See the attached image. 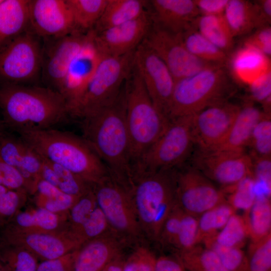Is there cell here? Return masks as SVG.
Instances as JSON below:
<instances>
[{
  "label": "cell",
  "mask_w": 271,
  "mask_h": 271,
  "mask_svg": "<svg viewBox=\"0 0 271 271\" xmlns=\"http://www.w3.org/2000/svg\"><path fill=\"white\" fill-rule=\"evenodd\" d=\"M0 109L6 127L18 133L53 128L70 115L59 92L24 84H0Z\"/></svg>",
  "instance_id": "obj_1"
},
{
  "label": "cell",
  "mask_w": 271,
  "mask_h": 271,
  "mask_svg": "<svg viewBox=\"0 0 271 271\" xmlns=\"http://www.w3.org/2000/svg\"><path fill=\"white\" fill-rule=\"evenodd\" d=\"M82 138L109 173L129 178L133 166L125 117V88L111 104L82 118Z\"/></svg>",
  "instance_id": "obj_2"
},
{
  "label": "cell",
  "mask_w": 271,
  "mask_h": 271,
  "mask_svg": "<svg viewBox=\"0 0 271 271\" xmlns=\"http://www.w3.org/2000/svg\"><path fill=\"white\" fill-rule=\"evenodd\" d=\"M19 134L41 158L67 169L93 185L108 177L107 167L82 138L53 128Z\"/></svg>",
  "instance_id": "obj_3"
},
{
  "label": "cell",
  "mask_w": 271,
  "mask_h": 271,
  "mask_svg": "<svg viewBox=\"0 0 271 271\" xmlns=\"http://www.w3.org/2000/svg\"><path fill=\"white\" fill-rule=\"evenodd\" d=\"M125 117L132 166L160 138L170 120L155 106L134 66L125 85Z\"/></svg>",
  "instance_id": "obj_4"
},
{
  "label": "cell",
  "mask_w": 271,
  "mask_h": 271,
  "mask_svg": "<svg viewBox=\"0 0 271 271\" xmlns=\"http://www.w3.org/2000/svg\"><path fill=\"white\" fill-rule=\"evenodd\" d=\"M130 191L141 228L159 239L163 226L177 203L175 171L143 173Z\"/></svg>",
  "instance_id": "obj_5"
},
{
  "label": "cell",
  "mask_w": 271,
  "mask_h": 271,
  "mask_svg": "<svg viewBox=\"0 0 271 271\" xmlns=\"http://www.w3.org/2000/svg\"><path fill=\"white\" fill-rule=\"evenodd\" d=\"M225 67L211 66L176 81L168 111V119L192 115L226 100L231 84Z\"/></svg>",
  "instance_id": "obj_6"
},
{
  "label": "cell",
  "mask_w": 271,
  "mask_h": 271,
  "mask_svg": "<svg viewBox=\"0 0 271 271\" xmlns=\"http://www.w3.org/2000/svg\"><path fill=\"white\" fill-rule=\"evenodd\" d=\"M134 51L101 58L73 116L83 118L112 103L123 88L134 66Z\"/></svg>",
  "instance_id": "obj_7"
},
{
  "label": "cell",
  "mask_w": 271,
  "mask_h": 271,
  "mask_svg": "<svg viewBox=\"0 0 271 271\" xmlns=\"http://www.w3.org/2000/svg\"><path fill=\"white\" fill-rule=\"evenodd\" d=\"M192 115L170 120L162 134L141 157L133 170L141 174L171 169L184 162L194 145Z\"/></svg>",
  "instance_id": "obj_8"
},
{
  "label": "cell",
  "mask_w": 271,
  "mask_h": 271,
  "mask_svg": "<svg viewBox=\"0 0 271 271\" xmlns=\"http://www.w3.org/2000/svg\"><path fill=\"white\" fill-rule=\"evenodd\" d=\"M42 40L29 28L0 48V84L24 85L41 75Z\"/></svg>",
  "instance_id": "obj_9"
},
{
  "label": "cell",
  "mask_w": 271,
  "mask_h": 271,
  "mask_svg": "<svg viewBox=\"0 0 271 271\" xmlns=\"http://www.w3.org/2000/svg\"><path fill=\"white\" fill-rule=\"evenodd\" d=\"M143 43L163 61L175 81L218 65L195 57L184 46L180 34L172 33L153 23Z\"/></svg>",
  "instance_id": "obj_10"
},
{
  "label": "cell",
  "mask_w": 271,
  "mask_h": 271,
  "mask_svg": "<svg viewBox=\"0 0 271 271\" xmlns=\"http://www.w3.org/2000/svg\"><path fill=\"white\" fill-rule=\"evenodd\" d=\"M193 167L224 191L248 177H253V161L243 152L197 150Z\"/></svg>",
  "instance_id": "obj_11"
},
{
  "label": "cell",
  "mask_w": 271,
  "mask_h": 271,
  "mask_svg": "<svg viewBox=\"0 0 271 271\" xmlns=\"http://www.w3.org/2000/svg\"><path fill=\"white\" fill-rule=\"evenodd\" d=\"M175 174L177 203L184 212L198 217L226 201L223 190L194 167Z\"/></svg>",
  "instance_id": "obj_12"
},
{
  "label": "cell",
  "mask_w": 271,
  "mask_h": 271,
  "mask_svg": "<svg viewBox=\"0 0 271 271\" xmlns=\"http://www.w3.org/2000/svg\"><path fill=\"white\" fill-rule=\"evenodd\" d=\"M0 243L22 247L41 260L60 257L82 245L68 229L54 232H34L5 226L1 227Z\"/></svg>",
  "instance_id": "obj_13"
},
{
  "label": "cell",
  "mask_w": 271,
  "mask_h": 271,
  "mask_svg": "<svg viewBox=\"0 0 271 271\" xmlns=\"http://www.w3.org/2000/svg\"><path fill=\"white\" fill-rule=\"evenodd\" d=\"M93 189L97 206L109 225L124 234H138L141 227L131 192L110 181L109 177L94 185Z\"/></svg>",
  "instance_id": "obj_14"
},
{
  "label": "cell",
  "mask_w": 271,
  "mask_h": 271,
  "mask_svg": "<svg viewBox=\"0 0 271 271\" xmlns=\"http://www.w3.org/2000/svg\"><path fill=\"white\" fill-rule=\"evenodd\" d=\"M240 106L227 100L210 105L192 115V133L198 150L212 151L223 142Z\"/></svg>",
  "instance_id": "obj_15"
},
{
  "label": "cell",
  "mask_w": 271,
  "mask_h": 271,
  "mask_svg": "<svg viewBox=\"0 0 271 271\" xmlns=\"http://www.w3.org/2000/svg\"><path fill=\"white\" fill-rule=\"evenodd\" d=\"M134 67L153 103L168 118V111L175 84L170 70L143 42L135 50Z\"/></svg>",
  "instance_id": "obj_16"
},
{
  "label": "cell",
  "mask_w": 271,
  "mask_h": 271,
  "mask_svg": "<svg viewBox=\"0 0 271 271\" xmlns=\"http://www.w3.org/2000/svg\"><path fill=\"white\" fill-rule=\"evenodd\" d=\"M87 32L76 30L64 36L43 39L41 76L47 87L58 92L70 64L86 40Z\"/></svg>",
  "instance_id": "obj_17"
},
{
  "label": "cell",
  "mask_w": 271,
  "mask_h": 271,
  "mask_svg": "<svg viewBox=\"0 0 271 271\" xmlns=\"http://www.w3.org/2000/svg\"><path fill=\"white\" fill-rule=\"evenodd\" d=\"M102 56L94 43L92 29L88 31L86 40L70 64L58 91L66 101L70 116H73Z\"/></svg>",
  "instance_id": "obj_18"
},
{
  "label": "cell",
  "mask_w": 271,
  "mask_h": 271,
  "mask_svg": "<svg viewBox=\"0 0 271 271\" xmlns=\"http://www.w3.org/2000/svg\"><path fill=\"white\" fill-rule=\"evenodd\" d=\"M28 7L30 28L42 39L78 30L66 0H29Z\"/></svg>",
  "instance_id": "obj_19"
},
{
  "label": "cell",
  "mask_w": 271,
  "mask_h": 271,
  "mask_svg": "<svg viewBox=\"0 0 271 271\" xmlns=\"http://www.w3.org/2000/svg\"><path fill=\"white\" fill-rule=\"evenodd\" d=\"M153 25L145 12L139 18L99 33L94 30V43L104 56H118L134 51L143 42Z\"/></svg>",
  "instance_id": "obj_20"
},
{
  "label": "cell",
  "mask_w": 271,
  "mask_h": 271,
  "mask_svg": "<svg viewBox=\"0 0 271 271\" xmlns=\"http://www.w3.org/2000/svg\"><path fill=\"white\" fill-rule=\"evenodd\" d=\"M153 23L175 34L193 26L200 15L194 0H152Z\"/></svg>",
  "instance_id": "obj_21"
},
{
  "label": "cell",
  "mask_w": 271,
  "mask_h": 271,
  "mask_svg": "<svg viewBox=\"0 0 271 271\" xmlns=\"http://www.w3.org/2000/svg\"><path fill=\"white\" fill-rule=\"evenodd\" d=\"M0 158L29 181L35 183L39 179L42 159L20 137L5 132L0 137Z\"/></svg>",
  "instance_id": "obj_22"
},
{
  "label": "cell",
  "mask_w": 271,
  "mask_h": 271,
  "mask_svg": "<svg viewBox=\"0 0 271 271\" xmlns=\"http://www.w3.org/2000/svg\"><path fill=\"white\" fill-rule=\"evenodd\" d=\"M227 65L233 77L248 86L271 70L270 58L254 47L244 43L228 57Z\"/></svg>",
  "instance_id": "obj_23"
},
{
  "label": "cell",
  "mask_w": 271,
  "mask_h": 271,
  "mask_svg": "<svg viewBox=\"0 0 271 271\" xmlns=\"http://www.w3.org/2000/svg\"><path fill=\"white\" fill-rule=\"evenodd\" d=\"M120 246L114 238L103 235L83 244L77 250L74 271H101L120 256Z\"/></svg>",
  "instance_id": "obj_24"
},
{
  "label": "cell",
  "mask_w": 271,
  "mask_h": 271,
  "mask_svg": "<svg viewBox=\"0 0 271 271\" xmlns=\"http://www.w3.org/2000/svg\"><path fill=\"white\" fill-rule=\"evenodd\" d=\"M264 113L254 105L250 101H247L242 106H240L226 137L214 150L245 151L246 147L249 146L255 126Z\"/></svg>",
  "instance_id": "obj_25"
},
{
  "label": "cell",
  "mask_w": 271,
  "mask_h": 271,
  "mask_svg": "<svg viewBox=\"0 0 271 271\" xmlns=\"http://www.w3.org/2000/svg\"><path fill=\"white\" fill-rule=\"evenodd\" d=\"M3 226L24 231H62L68 229V214L54 213L36 206L19 210Z\"/></svg>",
  "instance_id": "obj_26"
},
{
  "label": "cell",
  "mask_w": 271,
  "mask_h": 271,
  "mask_svg": "<svg viewBox=\"0 0 271 271\" xmlns=\"http://www.w3.org/2000/svg\"><path fill=\"white\" fill-rule=\"evenodd\" d=\"M29 0H3L0 3V48L30 28Z\"/></svg>",
  "instance_id": "obj_27"
},
{
  "label": "cell",
  "mask_w": 271,
  "mask_h": 271,
  "mask_svg": "<svg viewBox=\"0 0 271 271\" xmlns=\"http://www.w3.org/2000/svg\"><path fill=\"white\" fill-rule=\"evenodd\" d=\"M223 16L234 37L262 27L255 2L228 0Z\"/></svg>",
  "instance_id": "obj_28"
},
{
  "label": "cell",
  "mask_w": 271,
  "mask_h": 271,
  "mask_svg": "<svg viewBox=\"0 0 271 271\" xmlns=\"http://www.w3.org/2000/svg\"><path fill=\"white\" fill-rule=\"evenodd\" d=\"M147 3L143 0H108L93 30L99 33L139 18L146 12Z\"/></svg>",
  "instance_id": "obj_29"
},
{
  "label": "cell",
  "mask_w": 271,
  "mask_h": 271,
  "mask_svg": "<svg viewBox=\"0 0 271 271\" xmlns=\"http://www.w3.org/2000/svg\"><path fill=\"white\" fill-rule=\"evenodd\" d=\"M193 26L202 35L227 54L233 48L234 37L223 14L199 15Z\"/></svg>",
  "instance_id": "obj_30"
},
{
  "label": "cell",
  "mask_w": 271,
  "mask_h": 271,
  "mask_svg": "<svg viewBox=\"0 0 271 271\" xmlns=\"http://www.w3.org/2000/svg\"><path fill=\"white\" fill-rule=\"evenodd\" d=\"M180 34L184 46L192 55L210 63L226 66L228 54L211 43L194 26Z\"/></svg>",
  "instance_id": "obj_31"
},
{
  "label": "cell",
  "mask_w": 271,
  "mask_h": 271,
  "mask_svg": "<svg viewBox=\"0 0 271 271\" xmlns=\"http://www.w3.org/2000/svg\"><path fill=\"white\" fill-rule=\"evenodd\" d=\"M36 207L57 214H68L79 197L67 194L57 187L39 179L33 195Z\"/></svg>",
  "instance_id": "obj_32"
},
{
  "label": "cell",
  "mask_w": 271,
  "mask_h": 271,
  "mask_svg": "<svg viewBox=\"0 0 271 271\" xmlns=\"http://www.w3.org/2000/svg\"><path fill=\"white\" fill-rule=\"evenodd\" d=\"M251 242L257 241L271 233V203L269 198H256L242 216Z\"/></svg>",
  "instance_id": "obj_33"
},
{
  "label": "cell",
  "mask_w": 271,
  "mask_h": 271,
  "mask_svg": "<svg viewBox=\"0 0 271 271\" xmlns=\"http://www.w3.org/2000/svg\"><path fill=\"white\" fill-rule=\"evenodd\" d=\"M236 212L225 201L201 214L198 217L197 245L214 236Z\"/></svg>",
  "instance_id": "obj_34"
},
{
  "label": "cell",
  "mask_w": 271,
  "mask_h": 271,
  "mask_svg": "<svg viewBox=\"0 0 271 271\" xmlns=\"http://www.w3.org/2000/svg\"><path fill=\"white\" fill-rule=\"evenodd\" d=\"M177 257L187 271H228L213 250L200 244L178 253Z\"/></svg>",
  "instance_id": "obj_35"
},
{
  "label": "cell",
  "mask_w": 271,
  "mask_h": 271,
  "mask_svg": "<svg viewBox=\"0 0 271 271\" xmlns=\"http://www.w3.org/2000/svg\"><path fill=\"white\" fill-rule=\"evenodd\" d=\"M77 30L87 32L93 29L108 0H66Z\"/></svg>",
  "instance_id": "obj_36"
},
{
  "label": "cell",
  "mask_w": 271,
  "mask_h": 271,
  "mask_svg": "<svg viewBox=\"0 0 271 271\" xmlns=\"http://www.w3.org/2000/svg\"><path fill=\"white\" fill-rule=\"evenodd\" d=\"M248 238V233L243 217L235 213L218 232L205 241L211 240L226 247L242 249Z\"/></svg>",
  "instance_id": "obj_37"
},
{
  "label": "cell",
  "mask_w": 271,
  "mask_h": 271,
  "mask_svg": "<svg viewBox=\"0 0 271 271\" xmlns=\"http://www.w3.org/2000/svg\"><path fill=\"white\" fill-rule=\"evenodd\" d=\"M0 258L6 271H37L38 259L28 250L0 243Z\"/></svg>",
  "instance_id": "obj_38"
},
{
  "label": "cell",
  "mask_w": 271,
  "mask_h": 271,
  "mask_svg": "<svg viewBox=\"0 0 271 271\" xmlns=\"http://www.w3.org/2000/svg\"><path fill=\"white\" fill-rule=\"evenodd\" d=\"M45 160L54 171L57 179V187L63 192L80 197L93 188L94 185L77 175L64 167Z\"/></svg>",
  "instance_id": "obj_39"
},
{
  "label": "cell",
  "mask_w": 271,
  "mask_h": 271,
  "mask_svg": "<svg viewBox=\"0 0 271 271\" xmlns=\"http://www.w3.org/2000/svg\"><path fill=\"white\" fill-rule=\"evenodd\" d=\"M226 201L236 211H245L249 209L256 199L255 182L252 177H248L234 186L223 191Z\"/></svg>",
  "instance_id": "obj_40"
},
{
  "label": "cell",
  "mask_w": 271,
  "mask_h": 271,
  "mask_svg": "<svg viewBox=\"0 0 271 271\" xmlns=\"http://www.w3.org/2000/svg\"><path fill=\"white\" fill-rule=\"evenodd\" d=\"M246 254L249 271H271V233L250 241Z\"/></svg>",
  "instance_id": "obj_41"
},
{
  "label": "cell",
  "mask_w": 271,
  "mask_h": 271,
  "mask_svg": "<svg viewBox=\"0 0 271 271\" xmlns=\"http://www.w3.org/2000/svg\"><path fill=\"white\" fill-rule=\"evenodd\" d=\"M109 226L101 210L97 205L90 216L75 231L70 232L82 244L101 237Z\"/></svg>",
  "instance_id": "obj_42"
},
{
  "label": "cell",
  "mask_w": 271,
  "mask_h": 271,
  "mask_svg": "<svg viewBox=\"0 0 271 271\" xmlns=\"http://www.w3.org/2000/svg\"><path fill=\"white\" fill-rule=\"evenodd\" d=\"M255 158L270 157L271 120L270 114L264 113L253 131L249 144Z\"/></svg>",
  "instance_id": "obj_43"
},
{
  "label": "cell",
  "mask_w": 271,
  "mask_h": 271,
  "mask_svg": "<svg viewBox=\"0 0 271 271\" xmlns=\"http://www.w3.org/2000/svg\"><path fill=\"white\" fill-rule=\"evenodd\" d=\"M29 196L25 191L10 190L0 185V227L21 210Z\"/></svg>",
  "instance_id": "obj_44"
},
{
  "label": "cell",
  "mask_w": 271,
  "mask_h": 271,
  "mask_svg": "<svg viewBox=\"0 0 271 271\" xmlns=\"http://www.w3.org/2000/svg\"><path fill=\"white\" fill-rule=\"evenodd\" d=\"M202 244L216 253L228 271H249L246 254L242 249L222 246L211 240Z\"/></svg>",
  "instance_id": "obj_45"
},
{
  "label": "cell",
  "mask_w": 271,
  "mask_h": 271,
  "mask_svg": "<svg viewBox=\"0 0 271 271\" xmlns=\"http://www.w3.org/2000/svg\"><path fill=\"white\" fill-rule=\"evenodd\" d=\"M97 205L92 188L80 196L68 211V230L71 232L77 230L90 216Z\"/></svg>",
  "instance_id": "obj_46"
},
{
  "label": "cell",
  "mask_w": 271,
  "mask_h": 271,
  "mask_svg": "<svg viewBox=\"0 0 271 271\" xmlns=\"http://www.w3.org/2000/svg\"><path fill=\"white\" fill-rule=\"evenodd\" d=\"M0 185L7 188L27 192L33 195L36 183L26 179L17 169L10 166L0 158Z\"/></svg>",
  "instance_id": "obj_47"
},
{
  "label": "cell",
  "mask_w": 271,
  "mask_h": 271,
  "mask_svg": "<svg viewBox=\"0 0 271 271\" xmlns=\"http://www.w3.org/2000/svg\"><path fill=\"white\" fill-rule=\"evenodd\" d=\"M198 217L183 212L175 247L178 253L188 250L197 245Z\"/></svg>",
  "instance_id": "obj_48"
},
{
  "label": "cell",
  "mask_w": 271,
  "mask_h": 271,
  "mask_svg": "<svg viewBox=\"0 0 271 271\" xmlns=\"http://www.w3.org/2000/svg\"><path fill=\"white\" fill-rule=\"evenodd\" d=\"M156 258L149 249L139 247L123 260L122 271H155Z\"/></svg>",
  "instance_id": "obj_49"
},
{
  "label": "cell",
  "mask_w": 271,
  "mask_h": 271,
  "mask_svg": "<svg viewBox=\"0 0 271 271\" xmlns=\"http://www.w3.org/2000/svg\"><path fill=\"white\" fill-rule=\"evenodd\" d=\"M183 212L177 203L163 226L159 239L163 243L175 247Z\"/></svg>",
  "instance_id": "obj_50"
},
{
  "label": "cell",
  "mask_w": 271,
  "mask_h": 271,
  "mask_svg": "<svg viewBox=\"0 0 271 271\" xmlns=\"http://www.w3.org/2000/svg\"><path fill=\"white\" fill-rule=\"evenodd\" d=\"M77 249L53 259L42 260L37 271H74Z\"/></svg>",
  "instance_id": "obj_51"
},
{
  "label": "cell",
  "mask_w": 271,
  "mask_h": 271,
  "mask_svg": "<svg viewBox=\"0 0 271 271\" xmlns=\"http://www.w3.org/2000/svg\"><path fill=\"white\" fill-rule=\"evenodd\" d=\"M243 43L254 47L269 58L271 55L270 26H266L256 29Z\"/></svg>",
  "instance_id": "obj_52"
},
{
  "label": "cell",
  "mask_w": 271,
  "mask_h": 271,
  "mask_svg": "<svg viewBox=\"0 0 271 271\" xmlns=\"http://www.w3.org/2000/svg\"><path fill=\"white\" fill-rule=\"evenodd\" d=\"M252 100L263 103L270 98L271 70L261 75L248 86Z\"/></svg>",
  "instance_id": "obj_53"
},
{
  "label": "cell",
  "mask_w": 271,
  "mask_h": 271,
  "mask_svg": "<svg viewBox=\"0 0 271 271\" xmlns=\"http://www.w3.org/2000/svg\"><path fill=\"white\" fill-rule=\"evenodd\" d=\"M200 15H223L228 0H194Z\"/></svg>",
  "instance_id": "obj_54"
},
{
  "label": "cell",
  "mask_w": 271,
  "mask_h": 271,
  "mask_svg": "<svg viewBox=\"0 0 271 271\" xmlns=\"http://www.w3.org/2000/svg\"><path fill=\"white\" fill-rule=\"evenodd\" d=\"M155 271H187L177 257L161 256L157 257Z\"/></svg>",
  "instance_id": "obj_55"
},
{
  "label": "cell",
  "mask_w": 271,
  "mask_h": 271,
  "mask_svg": "<svg viewBox=\"0 0 271 271\" xmlns=\"http://www.w3.org/2000/svg\"><path fill=\"white\" fill-rule=\"evenodd\" d=\"M123 262L119 256L108 263L101 271H122Z\"/></svg>",
  "instance_id": "obj_56"
},
{
  "label": "cell",
  "mask_w": 271,
  "mask_h": 271,
  "mask_svg": "<svg viewBox=\"0 0 271 271\" xmlns=\"http://www.w3.org/2000/svg\"><path fill=\"white\" fill-rule=\"evenodd\" d=\"M6 126L2 120L0 119V137L5 133Z\"/></svg>",
  "instance_id": "obj_57"
},
{
  "label": "cell",
  "mask_w": 271,
  "mask_h": 271,
  "mask_svg": "<svg viewBox=\"0 0 271 271\" xmlns=\"http://www.w3.org/2000/svg\"><path fill=\"white\" fill-rule=\"evenodd\" d=\"M0 271H6L4 265L0 258Z\"/></svg>",
  "instance_id": "obj_58"
},
{
  "label": "cell",
  "mask_w": 271,
  "mask_h": 271,
  "mask_svg": "<svg viewBox=\"0 0 271 271\" xmlns=\"http://www.w3.org/2000/svg\"><path fill=\"white\" fill-rule=\"evenodd\" d=\"M2 1H3V0H0V3L2 2Z\"/></svg>",
  "instance_id": "obj_59"
}]
</instances>
